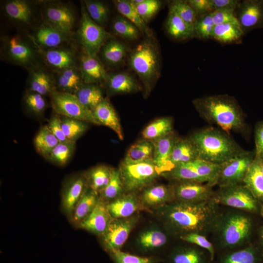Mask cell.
Segmentation results:
<instances>
[{"label": "cell", "instance_id": "1", "mask_svg": "<svg viewBox=\"0 0 263 263\" xmlns=\"http://www.w3.org/2000/svg\"><path fill=\"white\" fill-rule=\"evenodd\" d=\"M221 206L213 200L198 203L174 201L161 207L166 227L176 237L197 233L208 238L219 215Z\"/></svg>", "mask_w": 263, "mask_h": 263}, {"label": "cell", "instance_id": "2", "mask_svg": "<svg viewBox=\"0 0 263 263\" xmlns=\"http://www.w3.org/2000/svg\"><path fill=\"white\" fill-rule=\"evenodd\" d=\"M255 216L221 206L214 226L208 238L214 245L216 255L241 248L254 242Z\"/></svg>", "mask_w": 263, "mask_h": 263}, {"label": "cell", "instance_id": "3", "mask_svg": "<svg viewBox=\"0 0 263 263\" xmlns=\"http://www.w3.org/2000/svg\"><path fill=\"white\" fill-rule=\"evenodd\" d=\"M192 104L203 119L227 133H248L244 113L233 96L225 94L206 96L194 99Z\"/></svg>", "mask_w": 263, "mask_h": 263}, {"label": "cell", "instance_id": "4", "mask_svg": "<svg viewBox=\"0 0 263 263\" xmlns=\"http://www.w3.org/2000/svg\"><path fill=\"white\" fill-rule=\"evenodd\" d=\"M189 137L197 148L199 159L215 164L221 165L245 150L229 134L216 128L199 130Z\"/></svg>", "mask_w": 263, "mask_h": 263}, {"label": "cell", "instance_id": "5", "mask_svg": "<svg viewBox=\"0 0 263 263\" xmlns=\"http://www.w3.org/2000/svg\"><path fill=\"white\" fill-rule=\"evenodd\" d=\"M129 65L139 78L147 97L158 80L161 73V56L154 36L146 37L131 51Z\"/></svg>", "mask_w": 263, "mask_h": 263}, {"label": "cell", "instance_id": "6", "mask_svg": "<svg viewBox=\"0 0 263 263\" xmlns=\"http://www.w3.org/2000/svg\"><path fill=\"white\" fill-rule=\"evenodd\" d=\"M0 56L2 61L27 71L43 64L38 48L26 33L17 32L0 37Z\"/></svg>", "mask_w": 263, "mask_h": 263}, {"label": "cell", "instance_id": "7", "mask_svg": "<svg viewBox=\"0 0 263 263\" xmlns=\"http://www.w3.org/2000/svg\"><path fill=\"white\" fill-rule=\"evenodd\" d=\"M1 11L5 19L19 32L28 34L42 21L40 0H4Z\"/></svg>", "mask_w": 263, "mask_h": 263}, {"label": "cell", "instance_id": "8", "mask_svg": "<svg viewBox=\"0 0 263 263\" xmlns=\"http://www.w3.org/2000/svg\"><path fill=\"white\" fill-rule=\"evenodd\" d=\"M80 11V19L74 39L80 50L97 56L103 45L112 38V35L91 19L82 1Z\"/></svg>", "mask_w": 263, "mask_h": 263}, {"label": "cell", "instance_id": "9", "mask_svg": "<svg viewBox=\"0 0 263 263\" xmlns=\"http://www.w3.org/2000/svg\"><path fill=\"white\" fill-rule=\"evenodd\" d=\"M212 200L218 205L260 216L262 204L243 183L219 187Z\"/></svg>", "mask_w": 263, "mask_h": 263}, {"label": "cell", "instance_id": "10", "mask_svg": "<svg viewBox=\"0 0 263 263\" xmlns=\"http://www.w3.org/2000/svg\"><path fill=\"white\" fill-rule=\"evenodd\" d=\"M118 170L124 191L127 193L144 189L160 175L152 160L139 162L123 160Z\"/></svg>", "mask_w": 263, "mask_h": 263}, {"label": "cell", "instance_id": "11", "mask_svg": "<svg viewBox=\"0 0 263 263\" xmlns=\"http://www.w3.org/2000/svg\"><path fill=\"white\" fill-rule=\"evenodd\" d=\"M40 11L43 21L74 36L77 17L72 5L58 0H40Z\"/></svg>", "mask_w": 263, "mask_h": 263}, {"label": "cell", "instance_id": "12", "mask_svg": "<svg viewBox=\"0 0 263 263\" xmlns=\"http://www.w3.org/2000/svg\"><path fill=\"white\" fill-rule=\"evenodd\" d=\"M50 97L52 108L58 115L99 125L93 112L83 105L75 94L56 91Z\"/></svg>", "mask_w": 263, "mask_h": 263}, {"label": "cell", "instance_id": "13", "mask_svg": "<svg viewBox=\"0 0 263 263\" xmlns=\"http://www.w3.org/2000/svg\"><path fill=\"white\" fill-rule=\"evenodd\" d=\"M39 51L43 64L54 73L79 66L80 48L75 42Z\"/></svg>", "mask_w": 263, "mask_h": 263}, {"label": "cell", "instance_id": "14", "mask_svg": "<svg viewBox=\"0 0 263 263\" xmlns=\"http://www.w3.org/2000/svg\"><path fill=\"white\" fill-rule=\"evenodd\" d=\"M255 157V150H245L221 164L216 185L221 187L243 183Z\"/></svg>", "mask_w": 263, "mask_h": 263}, {"label": "cell", "instance_id": "15", "mask_svg": "<svg viewBox=\"0 0 263 263\" xmlns=\"http://www.w3.org/2000/svg\"><path fill=\"white\" fill-rule=\"evenodd\" d=\"M27 34L39 50L55 48L75 42L73 35L61 31L42 20Z\"/></svg>", "mask_w": 263, "mask_h": 263}, {"label": "cell", "instance_id": "16", "mask_svg": "<svg viewBox=\"0 0 263 263\" xmlns=\"http://www.w3.org/2000/svg\"><path fill=\"white\" fill-rule=\"evenodd\" d=\"M173 185L175 201L198 203L212 200L215 190L207 184L193 181H175Z\"/></svg>", "mask_w": 263, "mask_h": 263}, {"label": "cell", "instance_id": "17", "mask_svg": "<svg viewBox=\"0 0 263 263\" xmlns=\"http://www.w3.org/2000/svg\"><path fill=\"white\" fill-rule=\"evenodd\" d=\"M137 221L135 217L113 219L102 235L103 244L107 251L120 249Z\"/></svg>", "mask_w": 263, "mask_h": 263}, {"label": "cell", "instance_id": "18", "mask_svg": "<svg viewBox=\"0 0 263 263\" xmlns=\"http://www.w3.org/2000/svg\"><path fill=\"white\" fill-rule=\"evenodd\" d=\"M27 71L26 90L44 96H50L56 91L54 73L44 64L37 65Z\"/></svg>", "mask_w": 263, "mask_h": 263}, {"label": "cell", "instance_id": "19", "mask_svg": "<svg viewBox=\"0 0 263 263\" xmlns=\"http://www.w3.org/2000/svg\"><path fill=\"white\" fill-rule=\"evenodd\" d=\"M237 9L236 16L244 33L263 27V0H244Z\"/></svg>", "mask_w": 263, "mask_h": 263}, {"label": "cell", "instance_id": "20", "mask_svg": "<svg viewBox=\"0 0 263 263\" xmlns=\"http://www.w3.org/2000/svg\"><path fill=\"white\" fill-rule=\"evenodd\" d=\"M174 247L167 256V263H213L210 253L196 245L187 243Z\"/></svg>", "mask_w": 263, "mask_h": 263}, {"label": "cell", "instance_id": "21", "mask_svg": "<svg viewBox=\"0 0 263 263\" xmlns=\"http://www.w3.org/2000/svg\"><path fill=\"white\" fill-rule=\"evenodd\" d=\"M179 138L173 131L163 137L152 141L154 146L152 161L160 175L171 170L169 159Z\"/></svg>", "mask_w": 263, "mask_h": 263}, {"label": "cell", "instance_id": "22", "mask_svg": "<svg viewBox=\"0 0 263 263\" xmlns=\"http://www.w3.org/2000/svg\"><path fill=\"white\" fill-rule=\"evenodd\" d=\"M88 188L85 174H76L66 181L62 192V207L64 212L71 215Z\"/></svg>", "mask_w": 263, "mask_h": 263}, {"label": "cell", "instance_id": "23", "mask_svg": "<svg viewBox=\"0 0 263 263\" xmlns=\"http://www.w3.org/2000/svg\"><path fill=\"white\" fill-rule=\"evenodd\" d=\"M213 263H263V250L254 242L242 248L216 254Z\"/></svg>", "mask_w": 263, "mask_h": 263}, {"label": "cell", "instance_id": "24", "mask_svg": "<svg viewBox=\"0 0 263 263\" xmlns=\"http://www.w3.org/2000/svg\"><path fill=\"white\" fill-rule=\"evenodd\" d=\"M79 68L84 83H105L108 75L99 58L80 49Z\"/></svg>", "mask_w": 263, "mask_h": 263}, {"label": "cell", "instance_id": "25", "mask_svg": "<svg viewBox=\"0 0 263 263\" xmlns=\"http://www.w3.org/2000/svg\"><path fill=\"white\" fill-rule=\"evenodd\" d=\"M113 219L108 210L107 204L99 199L94 210L79 226L101 236L106 231Z\"/></svg>", "mask_w": 263, "mask_h": 263}, {"label": "cell", "instance_id": "26", "mask_svg": "<svg viewBox=\"0 0 263 263\" xmlns=\"http://www.w3.org/2000/svg\"><path fill=\"white\" fill-rule=\"evenodd\" d=\"M175 201L173 185H150L143 189L140 197L142 204L148 207H163Z\"/></svg>", "mask_w": 263, "mask_h": 263}, {"label": "cell", "instance_id": "27", "mask_svg": "<svg viewBox=\"0 0 263 263\" xmlns=\"http://www.w3.org/2000/svg\"><path fill=\"white\" fill-rule=\"evenodd\" d=\"M105 84L107 92L111 95L132 93L140 89L134 77L123 72L108 73Z\"/></svg>", "mask_w": 263, "mask_h": 263}, {"label": "cell", "instance_id": "28", "mask_svg": "<svg viewBox=\"0 0 263 263\" xmlns=\"http://www.w3.org/2000/svg\"><path fill=\"white\" fill-rule=\"evenodd\" d=\"M128 50L124 43L112 38L103 45L98 55L103 64L110 67H116L123 63Z\"/></svg>", "mask_w": 263, "mask_h": 263}, {"label": "cell", "instance_id": "29", "mask_svg": "<svg viewBox=\"0 0 263 263\" xmlns=\"http://www.w3.org/2000/svg\"><path fill=\"white\" fill-rule=\"evenodd\" d=\"M56 91L75 94L84 83L79 66L54 73Z\"/></svg>", "mask_w": 263, "mask_h": 263}, {"label": "cell", "instance_id": "30", "mask_svg": "<svg viewBox=\"0 0 263 263\" xmlns=\"http://www.w3.org/2000/svg\"><path fill=\"white\" fill-rule=\"evenodd\" d=\"M107 206L113 218L121 219L130 217L140 205L134 193H128L107 204Z\"/></svg>", "mask_w": 263, "mask_h": 263}, {"label": "cell", "instance_id": "31", "mask_svg": "<svg viewBox=\"0 0 263 263\" xmlns=\"http://www.w3.org/2000/svg\"><path fill=\"white\" fill-rule=\"evenodd\" d=\"M93 113L99 125L110 128L117 134L120 140L123 139V134L119 118L113 106L107 98H104L99 103Z\"/></svg>", "mask_w": 263, "mask_h": 263}, {"label": "cell", "instance_id": "32", "mask_svg": "<svg viewBox=\"0 0 263 263\" xmlns=\"http://www.w3.org/2000/svg\"><path fill=\"white\" fill-rule=\"evenodd\" d=\"M199 158L197 148L190 139L179 138L177 141L169 159L171 170L176 166L191 162Z\"/></svg>", "mask_w": 263, "mask_h": 263}, {"label": "cell", "instance_id": "33", "mask_svg": "<svg viewBox=\"0 0 263 263\" xmlns=\"http://www.w3.org/2000/svg\"><path fill=\"white\" fill-rule=\"evenodd\" d=\"M165 29L168 35L177 40H184L194 36L193 26L169 11L165 21Z\"/></svg>", "mask_w": 263, "mask_h": 263}, {"label": "cell", "instance_id": "34", "mask_svg": "<svg viewBox=\"0 0 263 263\" xmlns=\"http://www.w3.org/2000/svg\"><path fill=\"white\" fill-rule=\"evenodd\" d=\"M243 184L256 198L263 203V175L260 158L256 156L249 168L243 180Z\"/></svg>", "mask_w": 263, "mask_h": 263}, {"label": "cell", "instance_id": "35", "mask_svg": "<svg viewBox=\"0 0 263 263\" xmlns=\"http://www.w3.org/2000/svg\"><path fill=\"white\" fill-rule=\"evenodd\" d=\"M98 195L88 187L70 215L73 223L79 225L88 217L98 203Z\"/></svg>", "mask_w": 263, "mask_h": 263}, {"label": "cell", "instance_id": "36", "mask_svg": "<svg viewBox=\"0 0 263 263\" xmlns=\"http://www.w3.org/2000/svg\"><path fill=\"white\" fill-rule=\"evenodd\" d=\"M117 10L121 16L126 18L140 30L146 37H151L153 34L147 24L141 18L135 6L130 0H117L113 1Z\"/></svg>", "mask_w": 263, "mask_h": 263}, {"label": "cell", "instance_id": "37", "mask_svg": "<svg viewBox=\"0 0 263 263\" xmlns=\"http://www.w3.org/2000/svg\"><path fill=\"white\" fill-rule=\"evenodd\" d=\"M81 103L92 112L105 98L103 91L98 84L84 83L74 94Z\"/></svg>", "mask_w": 263, "mask_h": 263}, {"label": "cell", "instance_id": "38", "mask_svg": "<svg viewBox=\"0 0 263 263\" xmlns=\"http://www.w3.org/2000/svg\"><path fill=\"white\" fill-rule=\"evenodd\" d=\"M168 236L160 230L149 229L141 233L138 239V244L143 251H150L161 248L167 244Z\"/></svg>", "mask_w": 263, "mask_h": 263}, {"label": "cell", "instance_id": "39", "mask_svg": "<svg viewBox=\"0 0 263 263\" xmlns=\"http://www.w3.org/2000/svg\"><path fill=\"white\" fill-rule=\"evenodd\" d=\"M244 34L239 23H223L215 25L211 38L221 43H230L239 40Z\"/></svg>", "mask_w": 263, "mask_h": 263}, {"label": "cell", "instance_id": "40", "mask_svg": "<svg viewBox=\"0 0 263 263\" xmlns=\"http://www.w3.org/2000/svg\"><path fill=\"white\" fill-rule=\"evenodd\" d=\"M112 169L105 166H98L92 168L85 174L88 187L99 194L109 182Z\"/></svg>", "mask_w": 263, "mask_h": 263}, {"label": "cell", "instance_id": "41", "mask_svg": "<svg viewBox=\"0 0 263 263\" xmlns=\"http://www.w3.org/2000/svg\"><path fill=\"white\" fill-rule=\"evenodd\" d=\"M172 119L169 117L158 118L147 125L142 132L144 139L154 141L173 132Z\"/></svg>", "mask_w": 263, "mask_h": 263}, {"label": "cell", "instance_id": "42", "mask_svg": "<svg viewBox=\"0 0 263 263\" xmlns=\"http://www.w3.org/2000/svg\"><path fill=\"white\" fill-rule=\"evenodd\" d=\"M154 146L151 141L143 139L131 146L123 159L130 162L152 160Z\"/></svg>", "mask_w": 263, "mask_h": 263}, {"label": "cell", "instance_id": "43", "mask_svg": "<svg viewBox=\"0 0 263 263\" xmlns=\"http://www.w3.org/2000/svg\"><path fill=\"white\" fill-rule=\"evenodd\" d=\"M164 175L174 181H193L206 183L198 173L193 161L179 165Z\"/></svg>", "mask_w": 263, "mask_h": 263}, {"label": "cell", "instance_id": "44", "mask_svg": "<svg viewBox=\"0 0 263 263\" xmlns=\"http://www.w3.org/2000/svg\"><path fill=\"white\" fill-rule=\"evenodd\" d=\"M34 142L37 151L47 158L59 141L46 125L40 128L34 138Z\"/></svg>", "mask_w": 263, "mask_h": 263}, {"label": "cell", "instance_id": "45", "mask_svg": "<svg viewBox=\"0 0 263 263\" xmlns=\"http://www.w3.org/2000/svg\"><path fill=\"white\" fill-rule=\"evenodd\" d=\"M112 28L115 34L127 40H136L141 33L134 24L121 15L114 18Z\"/></svg>", "mask_w": 263, "mask_h": 263}, {"label": "cell", "instance_id": "46", "mask_svg": "<svg viewBox=\"0 0 263 263\" xmlns=\"http://www.w3.org/2000/svg\"><path fill=\"white\" fill-rule=\"evenodd\" d=\"M91 19L104 27L109 17V9L103 1L96 0H85L82 1Z\"/></svg>", "mask_w": 263, "mask_h": 263}, {"label": "cell", "instance_id": "47", "mask_svg": "<svg viewBox=\"0 0 263 263\" xmlns=\"http://www.w3.org/2000/svg\"><path fill=\"white\" fill-rule=\"evenodd\" d=\"M124 191L123 185L118 169H113L108 185L99 193V199L106 203L112 201L122 195Z\"/></svg>", "mask_w": 263, "mask_h": 263}, {"label": "cell", "instance_id": "48", "mask_svg": "<svg viewBox=\"0 0 263 263\" xmlns=\"http://www.w3.org/2000/svg\"><path fill=\"white\" fill-rule=\"evenodd\" d=\"M62 117L61 125L66 138L69 141L76 142L87 131L88 123L75 118Z\"/></svg>", "mask_w": 263, "mask_h": 263}, {"label": "cell", "instance_id": "49", "mask_svg": "<svg viewBox=\"0 0 263 263\" xmlns=\"http://www.w3.org/2000/svg\"><path fill=\"white\" fill-rule=\"evenodd\" d=\"M22 103L25 109L36 116H41L46 108L47 103L44 96L35 92L26 90Z\"/></svg>", "mask_w": 263, "mask_h": 263}, {"label": "cell", "instance_id": "50", "mask_svg": "<svg viewBox=\"0 0 263 263\" xmlns=\"http://www.w3.org/2000/svg\"><path fill=\"white\" fill-rule=\"evenodd\" d=\"M75 149V142L69 141L59 142L46 158L56 165H64L72 156Z\"/></svg>", "mask_w": 263, "mask_h": 263}, {"label": "cell", "instance_id": "51", "mask_svg": "<svg viewBox=\"0 0 263 263\" xmlns=\"http://www.w3.org/2000/svg\"><path fill=\"white\" fill-rule=\"evenodd\" d=\"M169 7V11L175 13L185 21L193 26L198 15L187 0L170 1Z\"/></svg>", "mask_w": 263, "mask_h": 263}, {"label": "cell", "instance_id": "52", "mask_svg": "<svg viewBox=\"0 0 263 263\" xmlns=\"http://www.w3.org/2000/svg\"><path fill=\"white\" fill-rule=\"evenodd\" d=\"M214 26L212 12L199 16L193 25L194 36L207 39L211 37Z\"/></svg>", "mask_w": 263, "mask_h": 263}, {"label": "cell", "instance_id": "53", "mask_svg": "<svg viewBox=\"0 0 263 263\" xmlns=\"http://www.w3.org/2000/svg\"><path fill=\"white\" fill-rule=\"evenodd\" d=\"M109 253L114 263H158L162 261L160 258L137 256L120 249L112 250Z\"/></svg>", "mask_w": 263, "mask_h": 263}, {"label": "cell", "instance_id": "54", "mask_svg": "<svg viewBox=\"0 0 263 263\" xmlns=\"http://www.w3.org/2000/svg\"><path fill=\"white\" fill-rule=\"evenodd\" d=\"M180 240L196 245L207 250L210 254L214 261L216 252L212 243L205 235L197 233H189L180 235L178 238Z\"/></svg>", "mask_w": 263, "mask_h": 263}, {"label": "cell", "instance_id": "55", "mask_svg": "<svg viewBox=\"0 0 263 263\" xmlns=\"http://www.w3.org/2000/svg\"><path fill=\"white\" fill-rule=\"evenodd\" d=\"M161 4V1L158 0H144L135 7L141 18L147 23L160 10Z\"/></svg>", "mask_w": 263, "mask_h": 263}, {"label": "cell", "instance_id": "56", "mask_svg": "<svg viewBox=\"0 0 263 263\" xmlns=\"http://www.w3.org/2000/svg\"><path fill=\"white\" fill-rule=\"evenodd\" d=\"M212 14L215 25L227 23H239L235 10L219 9L213 11Z\"/></svg>", "mask_w": 263, "mask_h": 263}, {"label": "cell", "instance_id": "57", "mask_svg": "<svg viewBox=\"0 0 263 263\" xmlns=\"http://www.w3.org/2000/svg\"><path fill=\"white\" fill-rule=\"evenodd\" d=\"M47 126L59 142L68 141L63 132L61 118L59 115L56 113V114L52 115Z\"/></svg>", "mask_w": 263, "mask_h": 263}, {"label": "cell", "instance_id": "58", "mask_svg": "<svg viewBox=\"0 0 263 263\" xmlns=\"http://www.w3.org/2000/svg\"><path fill=\"white\" fill-rule=\"evenodd\" d=\"M187 1L196 11L198 16L214 11L211 0H188Z\"/></svg>", "mask_w": 263, "mask_h": 263}, {"label": "cell", "instance_id": "59", "mask_svg": "<svg viewBox=\"0 0 263 263\" xmlns=\"http://www.w3.org/2000/svg\"><path fill=\"white\" fill-rule=\"evenodd\" d=\"M255 156L263 159V121L258 122L255 127Z\"/></svg>", "mask_w": 263, "mask_h": 263}, {"label": "cell", "instance_id": "60", "mask_svg": "<svg viewBox=\"0 0 263 263\" xmlns=\"http://www.w3.org/2000/svg\"><path fill=\"white\" fill-rule=\"evenodd\" d=\"M214 11L219 9H231L237 10L241 1L239 0H211Z\"/></svg>", "mask_w": 263, "mask_h": 263}, {"label": "cell", "instance_id": "61", "mask_svg": "<svg viewBox=\"0 0 263 263\" xmlns=\"http://www.w3.org/2000/svg\"><path fill=\"white\" fill-rule=\"evenodd\" d=\"M257 241L255 243L263 250V224L258 228Z\"/></svg>", "mask_w": 263, "mask_h": 263}, {"label": "cell", "instance_id": "62", "mask_svg": "<svg viewBox=\"0 0 263 263\" xmlns=\"http://www.w3.org/2000/svg\"><path fill=\"white\" fill-rule=\"evenodd\" d=\"M260 216L263 218V203L261 205Z\"/></svg>", "mask_w": 263, "mask_h": 263}, {"label": "cell", "instance_id": "63", "mask_svg": "<svg viewBox=\"0 0 263 263\" xmlns=\"http://www.w3.org/2000/svg\"><path fill=\"white\" fill-rule=\"evenodd\" d=\"M260 160H261V170H262V173H263V159H261L260 158Z\"/></svg>", "mask_w": 263, "mask_h": 263}]
</instances>
